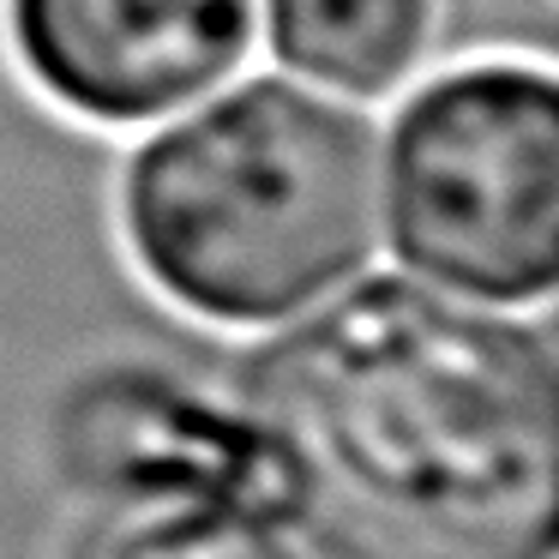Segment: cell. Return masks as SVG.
I'll use <instances>...</instances> for the list:
<instances>
[{"label": "cell", "instance_id": "cell-3", "mask_svg": "<svg viewBox=\"0 0 559 559\" xmlns=\"http://www.w3.org/2000/svg\"><path fill=\"white\" fill-rule=\"evenodd\" d=\"M385 229L409 271L475 301H547L559 277V91L481 61L421 85L379 151Z\"/></svg>", "mask_w": 559, "mask_h": 559}, {"label": "cell", "instance_id": "cell-5", "mask_svg": "<svg viewBox=\"0 0 559 559\" xmlns=\"http://www.w3.org/2000/svg\"><path fill=\"white\" fill-rule=\"evenodd\" d=\"M55 559H301V554L241 487V457H223L91 493Z\"/></svg>", "mask_w": 559, "mask_h": 559}, {"label": "cell", "instance_id": "cell-4", "mask_svg": "<svg viewBox=\"0 0 559 559\" xmlns=\"http://www.w3.org/2000/svg\"><path fill=\"white\" fill-rule=\"evenodd\" d=\"M259 0H7L19 67L97 127H139L217 91L253 49Z\"/></svg>", "mask_w": 559, "mask_h": 559}, {"label": "cell", "instance_id": "cell-1", "mask_svg": "<svg viewBox=\"0 0 559 559\" xmlns=\"http://www.w3.org/2000/svg\"><path fill=\"white\" fill-rule=\"evenodd\" d=\"M223 415L301 559H554L559 367L530 319L367 277L247 349Z\"/></svg>", "mask_w": 559, "mask_h": 559}, {"label": "cell", "instance_id": "cell-6", "mask_svg": "<svg viewBox=\"0 0 559 559\" xmlns=\"http://www.w3.org/2000/svg\"><path fill=\"white\" fill-rule=\"evenodd\" d=\"M283 67L343 97H391L433 37V0H265Z\"/></svg>", "mask_w": 559, "mask_h": 559}, {"label": "cell", "instance_id": "cell-2", "mask_svg": "<svg viewBox=\"0 0 559 559\" xmlns=\"http://www.w3.org/2000/svg\"><path fill=\"white\" fill-rule=\"evenodd\" d=\"M121 223L139 271L175 307L277 325L373 259L379 133L349 103L247 79L133 151Z\"/></svg>", "mask_w": 559, "mask_h": 559}]
</instances>
